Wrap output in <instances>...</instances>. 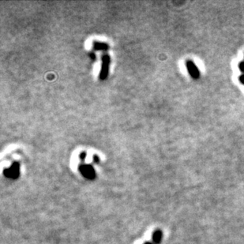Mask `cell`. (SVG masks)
<instances>
[{
  "label": "cell",
  "instance_id": "obj_4",
  "mask_svg": "<svg viewBox=\"0 0 244 244\" xmlns=\"http://www.w3.org/2000/svg\"><path fill=\"white\" fill-rule=\"evenodd\" d=\"M80 170H81V174L86 176V178H91L94 176V172L91 166H81L80 167Z\"/></svg>",
  "mask_w": 244,
  "mask_h": 244
},
{
  "label": "cell",
  "instance_id": "obj_5",
  "mask_svg": "<svg viewBox=\"0 0 244 244\" xmlns=\"http://www.w3.org/2000/svg\"><path fill=\"white\" fill-rule=\"evenodd\" d=\"M161 239V232H156L153 235V240L156 242H159L160 240Z\"/></svg>",
  "mask_w": 244,
  "mask_h": 244
},
{
  "label": "cell",
  "instance_id": "obj_2",
  "mask_svg": "<svg viewBox=\"0 0 244 244\" xmlns=\"http://www.w3.org/2000/svg\"><path fill=\"white\" fill-rule=\"evenodd\" d=\"M186 67H187V70L190 74V75L194 78H198L199 77V71H198V67H196L192 61H187L186 62Z\"/></svg>",
  "mask_w": 244,
  "mask_h": 244
},
{
  "label": "cell",
  "instance_id": "obj_6",
  "mask_svg": "<svg viewBox=\"0 0 244 244\" xmlns=\"http://www.w3.org/2000/svg\"><path fill=\"white\" fill-rule=\"evenodd\" d=\"M239 67L240 71H242V72H244V63H240L239 66Z\"/></svg>",
  "mask_w": 244,
  "mask_h": 244
},
{
  "label": "cell",
  "instance_id": "obj_1",
  "mask_svg": "<svg viewBox=\"0 0 244 244\" xmlns=\"http://www.w3.org/2000/svg\"><path fill=\"white\" fill-rule=\"evenodd\" d=\"M102 63H101V70L100 72V79L101 80H105L107 77L109 73V67L111 63V59L109 54H104L102 56Z\"/></svg>",
  "mask_w": 244,
  "mask_h": 244
},
{
  "label": "cell",
  "instance_id": "obj_7",
  "mask_svg": "<svg viewBox=\"0 0 244 244\" xmlns=\"http://www.w3.org/2000/svg\"><path fill=\"white\" fill-rule=\"evenodd\" d=\"M239 80H240V81L242 83V84H244V75H242V76L240 77Z\"/></svg>",
  "mask_w": 244,
  "mask_h": 244
},
{
  "label": "cell",
  "instance_id": "obj_3",
  "mask_svg": "<svg viewBox=\"0 0 244 244\" xmlns=\"http://www.w3.org/2000/svg\"><path fill=\"white\" fill-rule=\"evenodd\" d=\"M109 45L106 43L99 42V41H93V48L97 51H107L109 49Z\"/></svg>",
  "mask_w": 244,
  "mask_h": 244
}]
</instances>
